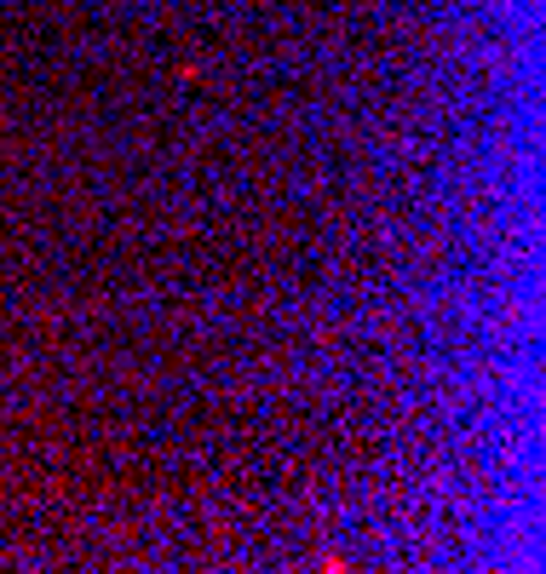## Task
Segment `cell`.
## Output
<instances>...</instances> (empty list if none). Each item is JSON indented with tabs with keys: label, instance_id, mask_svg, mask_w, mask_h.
<instances>
[]
</instances>
